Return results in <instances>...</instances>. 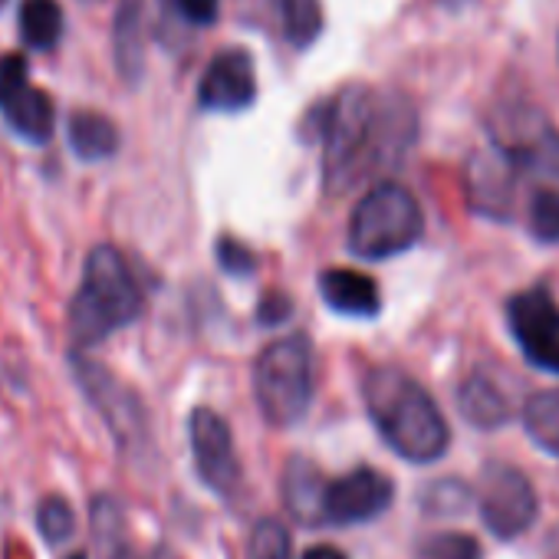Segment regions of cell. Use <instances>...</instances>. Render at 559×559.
Instances as JSON below:
<instances>
[{"label": "cell", "mask_w": 559, "mask_h": 559, "mask_svg": "<svg viewBox=\"0 0 559 559\" xmlns=\"http://www.w3.org/2000/svg\"><path fill=\"white\" fill-rule=\"evenodd\" d=\"M70 148L83 158V162H103L109 155H116L119 148V129L109 116L103 112H76L70 119Z\"/></svg>", "instance_id": "cell-18"}, {"label": "cell", "mask_w": 559, "mask_h": 559, "mask_svg": "<svg viewBox=\"0 0 559 559\" xmlns=\"http://www.w3.org/2000/svg\"><path fill=\"white\" fill-rule=\"evenodd\" d=\"M0 112L31 142H47L53 135V103L27 80V63L17 53L0 60Z\"/></svg>", "instance_id": "cell-11"}, {"label": "cell", "mask_w": 559, "mask_h": 559, "mask_svg": "<svg viewBox=\"0 0 559 559\" xmlns=\"http://www.w3.org/2000/svg\"><path fill=\"white\" fill-rule=\"evenodd\" d=\"M73 372L80 389L90 395V402L99 408V415L106 418L109 431L116 435V441L122 448H142L148 438V418L145 408L139 402V395L132 389H126V382H119L109 369H103L99 362L90 359H73Z\"/></svg>", "instance_id": "cell-7"}, {"label": "cell", "mask_w": 559, "mask_h": 559, "mask_svg": "<svg viewBox=\"0 0 559 559\" xmlns=\"http://www.w3.org/2000/svg\"><path fill=\"white\" fill-rule=\"evenodd\" d=\"M253 399L273 428H294L313 402V346L307 336L270 343L253 366Z\"/></svg>", "instance_id": "cell-4"}, {"label": "cell", "mask_w": 559, "mask_h": 559, "mask_svg": "<svg viewBox=\"0 0 559 559\" xmlns=\"http://www.w3.org/2000/svg\"><path fill=\"white\" fill-rule=\"evenodd\" d=\"M415 559H484V549L467 533H435L418 546Z\"/></svg>", "instance_id": "cell-24"}, {"label": "cell", "mask_w": 559, "mask_h": 559, "mask_svg": "<svg viewBox=\"0 0 559 559\" xmlns=\"http://www.w3.org/2000/svg\"><path fill=\"white\" fill-rule=\"evenodd\" d=\"M457 408L461 415L480 428V431H493V428H503L510 421V402L503 399V392L487 379V376H471L464 379V385L457 389Z\"/></svg>", "instance_id": "cell-16"}, {"label": "cell", "mask_w": 559, "mask_h": 559, "mask_svg": "<svg viewBox=\"0 0 559 559\" xmlns=\"http://www.w3.org/2000/svg\"><path fill=\"white\" fill-rule=\"evenodd\" d=\"M395 500V484L376 467H356L323 490V523L353 526L382 516Z\"/></svg>", "instance_id": "cell-9"}, {"label": "cell", "mask_w": 559, "mask_h": 559, "mask_svg": "<svg viewBox=\"0 0 559 559\" xmlns=\"http://www.w3.org/2000/svg\"><path fill=\"white\" fill-rule=\"evenodd\" d=\"M4 4H8V0H0V8H4Z\"/></svg>", "instance_id": "cell-34"}, {"label": "cell", "mask_w": 559, "mask_h": 559, "mask_svg": "<svg viewBox=\"0 0 559 559\" xmlns=\"http://www.w3.org/2000/svg\"><path fill=\"white\" fill-rule=\"evenodd\" d=\"M467 500H471V493H467V487H464L461 480H438V484H431L428 493H425V503L435 507V510H441V513L461 510Z\"/></svg>", "instance_id": "cell-27"}, {"label": "cell", "mask_w": 559, "mask_h": 559, "mask_svg": "<svg viewBox=\"0 0 559 559\" xmlns=\"http://www.w3.org/2000/svg\"><path fill=\"white\" fill-rule=\"evenodd\" d=\"M86 4H99V0H86Z\"/></svg>", "instance_id": "cell-33"}, {"label": "cell", "mask_w": 559, "mask_h": 559, "mask_svg": "<svg viewBox=\"0 0 559 559\" xmlns=\"http://www.w3.org/2000/svg\"><path fill=\"white\" fill-rule=\"evenodd\" d=\"M116 559H135V556H132V552H126V549H119V552H116Z\"/></svg>", "instance_id": "cell-31"}, {"label": "cell", "mask_w": 559, "mask_h": 559, "mask_svg": "<svg viewBox=\"0 0 559 559\" xmlns=\"http://www.w3.org/2000/svg\"><path fill=\"white\" fill-rule=\"evenodd\" d=\"M362 395L369 418L399 457L412 464H435L444 457L451 428L435 399L408 372L379 366L366 376Z\"/></svg>", "instance_id": "cell-2"}, {"label": "cell", "mask_w": 559, "mask_h": 559, "mask_svg": "<svg viewBox=\"0 0 559 559\" xmlns=\"http://www.w3.org/2000/svg\"><path fill=\"white\" fill-rule=\"evenodd\" d=\"M21 37L31 50H53L63 37V11L57 0H24L21 4Z\"/></svg>", "instance_id": "cell-19"}, {"label": "cell", "mask_w": 559, "mask_h": 559, "mask_svg": "<svg viewBox=\"0 0 559 559\" xmlns=\"http://www.w3.org/2000/svg\"><path fill=\"white\" fill-rule=\"evenodd\" d=\"M191 454L198 477L221 497H230L240 484V464L234 454V438L227 421L211 408H194L188 418Z\"/></svg>", "instance_id": "cell-10"}, {"label": "cell", "mask_w": 559, "mask_h": 559, "mask_svg": "<svg viewBox=\"0 0 559 559\" xmlns=\"http://www.w3.org/2000/svg\"><path fill=\"white\" fill-rule=\"evenodd\" d=\"M280 21H284V34L294 47H310L320 37L323 11L320 0H276Z\"/></svg>", "instance_id": "cell-21"}, {"label": "cell", "mask_w": 559, "mask_h": 559, "mask_svg": "<svg viewBox=\"0 0 559 559\" xmlns=\"http://www.w3.org/2000/svg\"><path fill=\"white\" fill-rule=\"evenodd\" d=\"M523 428L530 435V441L559 457V389H549V392H536L526 399L523 405Z\"/></svg>", "instance_id": "cell-20"}, {"label": "cell", "mask_w": 559, "mask_h": 559, "mask_svg": "<svg viewBox=\"0 0 559 559\" xmlns=\"http://www.w3.org/2000/svg\"><path fill=\"white\" fill-rule=\"evenodd\" d=\"M530 234L539 243H559V191L539 188L530 198Z\"/></svg>", "instance_id": "cell-23"}, {"label": "cell", "mask_w": 559, "mask_h": 559, "mask_svg": "<svg viewBox=\"0 0 559 559\" xmlns=\"http://www.w3.org/2000/svg\"><path fill=\"white\" fill-rule=\"evenodd\" d=\"M323 490H326V480L307 457H297L287 464L284 503L300 523H323Z\"/></svg>", "instance_id": "cell-17"}, {"label": "cell", "mask_w": 559, "mask_h": 559, "mask_svg": "<svg viewBox=\"0 0 559 559\" xmlns=\"http://www.w3.org/2000/svg\"><path fill=\"white\" fill-rule=\"evenodd\" d=\"M304 559H346V552L336 549V546H313V549L304 552Z\"/></svg>", "instance_id": "cell-30"}, {"label": "cell", "mask_w": 559, "mask_h": 559, "mask_svg": "<svg viewBox=\"0 0 559 559\" xmlns=\"http://www.w3.org/2000/svg\"><path fill=\"white\" fill-rule=\"evenodd\" d=\"M425 214L415 194L402 185H376L362 194L349 221V250L362 260H385L418 243Z\"/></svg>", "instance_id": "cell-5"}, {"label": "cell", "mask_w": 559, "mask_h": 559, "mask_svg": "<svg viewBox=\"0 0 559 559\" xmlns=\"http://www.w3.org/2000/svg\"><path fill=\"white\" fill-rule=\"evenodd\" d=\"M290 300L287 297H280V294H270L263 304H260V310H257V317H260V323H284L287 317H290Z\"/></svg>", "instance_id": "cell-29"}, {"label": "cell", "mask_w": 559, "mask_h": 559, "mask_svg": "<svg viewBox=\"0 0 559 559\" xmlns=\"http://www.w3.org/2000/svg\"><path fill=\"white\" fill-rule=\"evenodd\" d=\"M320 294L330 304V310H336L343 317L372 320L382 310L376 280L369 273H359V270H346V266L326 270L320 276Z\"/></svg>", "instance_id": "cell-13"}, {"label": "cell", "mask_w": 559, "mask_h": 559, "mask_svg": "<svg viewBox=\"0 0 559 559\" xmlns=\"http://www.w3.org/2000/svg\"><path fill=\"white\" fill-rule=\"evenodd\" d=\"M510 333L530 366L559 376V304L549 290L533 287L507 304Z\"/></svg>", "instance_id": "cell-8"}, {"label": "cell", "mask_w": 559, "mask_h": 559, "mask_svg": "<svg viewBox=\"0 0 559 559\" xmlns=\"http://www.w3.org/2000/svg\"><path fill=\"white\" fill-rule=\"evenodd\" d=\"M198 99L204 109H214V112L247 109L257 99V73H253L250 53H243V50L217 53L201 76Z\"/></svg>", "instance_id": "cell-12"}, {"label": "cell", "mask_w": 559, "mask_h": 559, "mask_svg": "<svg viewBox=\"0 0 559 559\" xmlns=\"http://www.w3.org/2000/svg\"><path fill=\"white\" fill-rule=\"evenodd\" d=\"M67 559H86L83 552H73V556H67Z\"/></svg>", "instance_id": "cell-32"}, {"label": "cell", "mask_w": 559, "mask_h": 559, "mask_svg": "<svg viewBox=\"0 0 559 559\" xmlns=\"http://www.w3.org/2000/svg\"><path fill=\"white\" fill-rule=\"evenodd\" d=\"M142 313V290L126 257L99 243L86 257L83 287L70 307V333L76 346H96L116 330L135 323Z\"/></svg>", "instance_id": "cell-3"}, {"label": "cell", "mask_w": 559, "mask_h": 559, "mask_svg": "<svg viewBox=\"0 0 559 559\" xmlns=\"http://www.w3.org/2000/svg\"><path fill=\"white\" fill-rule=\"evenodd\" d=\"M165 4L178 11L185 24H194V27H207L217 21V0H165Z\"/></svg>", "instance_id": "cell-28"}, {"label": "cell", "mask_w": 559, "mask_h": 559, "mask_svg": "<svg viewBox=\"0 0 559 559\" xmlns=\"http://www.w3.org/2000/svg\"><path fill=\"white\" fill-rule=\"evenodd\" d=\"M510 168H513V158L507 152H500L493 145V152L487 155H477L471 162V175H467V191H471V201L474 207L480 211H490L493 217L503 214L507 207V198H510Z\"/></svg>", "instance_id": "cell-14"}, {"label": "cell", "mask_w": 559, "mask_h": 559, "mask_svg": "<svg viewBox=\"0 0 559 559\" xmlns=\"http://www.w3.org/2000/svg\"><path fill=\"white\" fill-rule=\"evenodd\" d=\"M317 119L330 191L392 165L415 139V112L405 103L379 99L366 86H346L333 103L320 106Z\"/></svg>", "instance_id": "cell-1"}, {"label": "cell", "mask_w": 559, "mask_h": 559, "mask_svg": "<svg viewBox=\"0 0 559 559\" xmlns=\"http://www.w3.org/2000/svg\"><path fill=\"white\" fill-rule=\"evenodd\" d=\"M37 526L40 533L57 546V543H67L76 530V513L73 507L63 500V497H47L40 507H37Z\"/></svg>", "instance_id": "cell-25"}, {"label": "cell", "mask_w": 559, "mask_h": 559, "mask_svg": "<svg viewBox=\"0 0 559 559\" xmlns=\"http://www.w3.org/2000/svg\"><path fill=\"white\" fill-rule=\"evenodd\" d=\"M116 67L129 83H139L145 70V0H122L112 34Z\"/></svg>", "instance_id": "cell-15"}, {"label": "cell", "mask_w": 559, "mask_h": 559, "mask_svg": "<svg viewBox=\"0 0 559 559\" xmlns=\"http://www.w3.org/2000/svg\"><path fill=\"white\" fill-rule=\"evenodd\" d=\"M247 559H290V533H287V526L280 520H273V516H263L250 533Z\"/></svg>", "instance_id": "cell-22"}, {"label": "cell", "mask_w": 559, "mask_h": 559, "mask_svg": "<svg viewBox=\"0 0 559 559\" xmlns=\"http://www.w3.org/2000/svg\"><path fill=\"white\" fill-rule=\"evenodd\" d=\"M217 260H221V266H224L227 273H234V276H250L253 266H257V257H253L240 240H234V237H224V240L217 243Z\"/></svg>", "instance_id": "cell-26"}, {"label": "cell", "mask_w": 559, "mask_h": 559, "mask_svg": "<svg viewBox=\"0 0 559 559\" xmlns=\"http://www.w3.org/2000/svg\"><path fill=\"white\" fill-rule=\"evenodd\" d=\"M477 507H480L484 526L497 539L523 536L536 523V513H539V500H536L530 477L520 467L503 464V461L484 464L480 484H477Z\"/></svg>", "instance_id": "cell-6"}]
</instances>
